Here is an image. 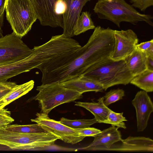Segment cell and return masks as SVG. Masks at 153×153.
Returning <instances> with one entry per match:
<instances>
[{
	"mask_svg": "<svg viewBox=\"0 0 153 153\" xmlns=\"http://www.w3.org/2000/svg\"><path fill=\"white\" fill-rule=\"evenodd\" d=\"M132 6L139 9L141 11H145L148 7L153 5V0H130Z\"/></svg>",
	"mask_w": 153,
	"mask_h": 153,
	"instance_id": "cell-28",
	"label": "cell"
},
{
	"mask_svg": "<svg viewBox=\"0 0 153 153\" xmlns=\"http://www.w3.org/2000/svg\"><path fill=\"white\" fill-rule=\"evenodd\" d=\"M4 128L8 131L24 133H39L48 132L38 123L28 125L9 124Z\"/></svg>",
	"mask_w": 153,
	"mask_h": 153,
	"instance_id": "cell-22",
	"label": "cell"
},
{
	"mask_svg": "<svg viewBox=\"0 0 153 153\" xmlns=\"http://www.w3.org/2000/svg\"><path fill=\"white\" fill-rule=\"evenodd\" d=\"M31 66L28 56L17 62L0 65V82L7 81L19 74L30 71L33 69Z\"/></svg>",
	"mask_w": 153,
	"mask_h": 153,
	"instance_id": "cell-16",
	"label": "cell"
},
{
	"mask_svg": "<svg viewBox=\"0 0 153 153\" xmlns=\"http://www.w3.org/2000/svg\"><path fill=\"white\" fill-rule=\"evenodd\" d=\"M36 90L39 92L32 99L38 101L41 112L47 114L58 105L82 97V94L60 83L41 85Z\"/></svg>",
	"mask_w": 153,
	"mask_h": 153,
	"instance_id": "cell-6",
	"label": "cell"
},
{
	"mask_svg": "<svg viewBox=\"0 0 153 153\" xmlns=\"http://www.w3.org/2000/svg\"><path fill=\"white\" fill-rule=\"evenodd\" d=\"M147 69L153 70V57H147Z\"/></svg>",
	"mask_w": 153,
	"mask_h": 153,
	"instance_id": "cell-33",
	"label": "cell"
},
{
	"mask_svg": "<svg viewBox=\"0 0 153 153\" xmlns=\"http://www.w3.org/2000/svg\"><path fill=\"white\" fill-rule=\"evenodd\" d=\"M114 45L110 58L112 60H124L136 48L138 39L132 30H114Z\"/></svg>",
	"mask_w": 153,
	"mask_h": 153,
	"instance_id": "cell-9",
	"label": "cell"
},
{
	"mask_svg": "<svg viewBox=\"0 0 153 153\" xmlns=\"http://www.w3.org/2000/svg\"><path fill=\"white\" fill-rule=\"evenodd\" d=\"M67 88L76 91L81 94L88 91L102 92V85L94 79L81 75L60 83Z\"/></svg>",
	"mask_w": 153,
	"mask_h": 153,
	"instance_id": "cell-15",
	"label": "cell"
},
{
	"mask_svg": "<svg viewBox=\"0 0 153 153\" xmlns=\"http://www.w3.org/2000/svg\"><path fill=\"white\" fill-rule=\"evenodd\" d=\"M82 136L86 137H94L102 131L99 129L93 127H88L82 128H75Z\"/></svg>",
	"mask_w": 153,
	"mask_h": 153,
	"instance_id": "cell-29",
	"label": "cell"
},
{
	"mask_svg": "<svg viewBox=\"0 0 153 153\" xmlns=\"http://www.w3.org/2000/svg\"><path fill=\"white\" fill-rule=\"evenodd\" d=\"M34 82L31 80L21 85H17L12 91L0 99V109L4 108L11 102L25 95L33 88Z\"/></svg>",
	"mask_w": 153,
	"mask_h": 153,
	"instance_id": "cell-19",
	"label": "cell"
},
{
	"mask_svg": "<svg viewBox=\"0 0 153 153\" xmlns=\"http://www.w3.org/2000/svg\"><path fill=\"white\" fill-rule=\"evenodd\" d=\"M66 9V5L64 0H57L54 7V12L56 15L62 17Z\"/></svg>",
	"mask_w": 153,
	"mask_h": 153,
	"instance_id": "cell-30",
	"label": "cell"
},
{
	"mask_svg": "<svg viewBox=\"0 0 153 153\" xmlns=\"http://www.w3.org/2000/svg\"><path fill=\"white\" fill-rule=\"evenodd\" d=\"M104 97H100L97 102H75V105L85 108L91 113L99 123L105 120L111 110L104 103Z\"/></svg>",
	"mask_w": 153,
	"mask_h": 153,
	"instance_id": "cell-18",
	"label": "cell"
},
{
	"mask_svg": "<svg viewBox=\"0 0 153 153\" xmlns=\"http://www.w3.org/2000/svg\"><path fill=\"white\" fill-rule=\"evenodd\" d=\"M14 32L0 36V65L13 63L28 56L33 49L30 48Z\"/></svg>",
	"mask_w": 153,
	"mask_h": 153,
	"instance_id": "cell-7",
	"label": "cell"
},
{
	"mask_svg": "<svg viewBox=\"0 0 153 153\" xmlns=\"http://www.w3.org/2000/svg\"><path fill=\"white\" fill-rule=\"evenodd\" d=\"M124 60L134 77L147 69V56L146 53L136 48Z\"/></svg>",
	"mask_w": 153,
	"mask_h": 153,
	"instance_id": "cell-17",
	"label": "cell"
},
{
	"mask_svg": "<svg viewBox=\"0 0 153 153\" xmlns=\"http://www.w3.org/2000/svg\"><path fill=\"white\" fill-rule=\"evenodd\" d=\"M136 48L145 53L147 57H153V39L143 42L136 45Z\"/></svg>",
	"mask_w": 153,
	"mask_h": 153,
	"instance_id": "cell-27",
	"label": "cell"
},
{
	"mask_svg": "<svg viewBox=\"0 0 153 153\" xmlns=\"http://www.w3.org/2000/svg\"><path fill=\"white\" fill-rule=\"evenodd\" d=\"M17 84L14 82L7 81L0 82V92L15 87Z\"/></svg>",
	"mask_w": 153,
	"mask_h": 153,
	"instance_id": "cell-31",
	"label": "cell"
},
{
	"mask_svg": "<svg viewBox=\"0 0 153 153\" xmlns=\"http://www.w3.org/2000/svg\"><path fill=\"white\" fill-rule=\"evenodd\" d=\"M3 36L2 35V33L1 32V29L0 27V36Z\"/></svg>",
	"mask_w": 153,
	"mask_h": 153,
	"instance_id": "cell-35",
	"label": "cell"
},
{
	"mask_svg": "<svg viewBox=\"0 0 153 153\" xmlns=\"http://www.w3.org/2000/svg\"><path fill=\"white\" fill-rule=\"evenodd\" d=\"M114 30L97 26L79 55L68 64L42 74L44 85L61 83L82 75L110 58L114 45Z\"/></svg>",
	"mask_w": 153,
	"mask_h": 153,
	"instance_id": "cell-1",
	"label": "cell"
},
{
	"mask_svg": "<svg viewBox=\"0 0 153 153\" xmlns=\"http://www.w3.org/2000/svg\"><path fill=\"white\" fill-rule=\"evenodd\" d=\"M95 27L91 19V14L87 11L83 12L73 28L74 35H78L89 30L94 29Z\"/></svg>",
	"mask_w": 153,
	"mask_h": 153,
	"instance_id": "cell-21",
	"label": "cell"
},
{
	"mask_svg": "<svg viewBox=\"0 0 153 153\" xmlns=\"http://www.w3.org/2000/svg\"><path fill=\"white\" fill-rule=\"evenodd\" d=\"M9 88L0 92V99L7 95L15 87Z\"/></svg>",
	"mask_w": 153,
	"mask_h": 153,
	"instance_id": "cell-34",
	"label": "cell"
},
{
	"mask_svg": "<svg viewBox=\"0 0 153 153\" xmlns=\"http://www.w3.org/2000/svg\"><path fill=\"white\" fill-rule=\"evenodd\" d=\"M14 120L11 116V112L7 109H0V128H5Z\"/></svg>",
	"mask_w": 153,
	"mask_h": 153,
	"instance_id": "cell-26",
	"label": "cell"
},
{
	"mask_svg": "<svg viewBox=\"0 0 153 153\" xmlns=\"http://www.w3.org/2000/svg\"><path fill=\"white\" fill-rule=\"evenodd\" d=\"M93 10L99 18L109 20L119 27L122 22L134 25L144 22L153 26L152 15L140 13L124 0H98Z\"/></svg>",
	"mask_w": 153,
	"mask_h": 153,
	"instance_id": "cell-2",
	"label": "cell"
},
{
	"mask_svg": "<svg viewBox=\"0 0 153 153\" xmlns=\"http://www.w3.org/2000/svg\"><path fill=\"white\" fill-rule=\"evenodd\" d=\"M124 96L125 91L122 89L118 88L111 90L103 97L104 103L107 106L111 103L122 99Z\"/></svg>",
	"mask_w": 153,
	"mask_h": 153,
	"instance_id": "cell-25",
	"label": "cell"
},
{
	"mask_svg": "<svg viewBox=\"0 0 153 153\" xmlns=\"http://www.w3.org/2000/svg\"><path fill=\"white\" fill-rule=\"evenodd\" d=\"M57 0H31L41 25L62 27V17L56 15L54 12L55 6Z\"/></svg>",
	"mask_w": 153,
	"mask_h": 153,
	"instance_id": "cell-11",
	"label": "cell"
},
{
	"mask_svg": "<svg viewBox=\"0 0 153 153\" xmlns=\"http://www.w3.org/2000/svg\"><path fill=\"white\" fill-rule=\"evenodd\" d=\"M64 0L66 5V9L62 16L63 33L68 37L71 38L74 36L73 28L82 9L90 0Z\"/></svg>",
	"mask_w": 153,
	"mask_h": 153,
	"instance_id": "cell-12",
	"label": "cell"
},
{
	"mask_svg": "<svg viewBox=\"0 0 153 153\" xmlns=\"http://www.w3.org/2000/svg\"><path fill=\"white\" fill-rule=\"evenodd\" d=\"M59 138L52 133H27L0 128V145L13 150H32L48 146Z\"/></svg>",
	"mask_w": 153,
	"mask_h": 153,
	"instance_id": "cell-5",
	"label": "cell"
},
{
	"mask_svg": "<svg viewBox=\"0 0 153 153\" xmlns=\"http://www.w3.org/2000/svg\"><path fill=\"white\" fill-rule=\"evenodd\" d=\"M118 128L112 126L105 129L94 137L93 141L88 146L80 149L86 151H108L114 143L122 139Z\"/></svg>",
	"mask_w": 153,
	"mask_h": 153,
	"instance_id": "cell-13",
	"label": "cell"
},
{
	"mask_svg": "<svg viewBox=\"0 0 153 153\" xmlns=\"http://www.w3.org/2000/svg\"><path fill=\"white\" fill-rule=\"evenodd\" d=\"M5 9L13 32L21 38L30 30L38 19L31 0H7Z\"/></svg>",
	"mask_w": 153,
	"mask_h": 153,
	"instance_id": "cell-4",
	"label": "cell"
},
{
	"mask_svg": "<svg viewBox=\"0 0 153 153\" xmlns=\"http://www.w3.org/2000/svg\"><path fill=\"white\" fill-rule=\"evenodd\" d=\"M36 116L35 118L31 119V121L38 123L47 131L56 135L65 143L74 144L85 137L81 135L75 128L50 118L48 114L40 112L37 113Z\"/></svg>",
	"mask_w": 153,
	"mask_h": 153,
	"instance_id": "cell-8",
	"label": "cell"
},
{
	"mask_svg": "<svg viewBox=\"0 0 153 153\" xmlns=\"http://www.w3.org/2000/svg\"><path fill=\"white\" fill-rule=\"evenodd\" d=\"M60 123L68 126L74 128H82L89 127L97 122L94 118L91 119H79L71 120L62 117Z\"/></svg>",
	"mask_w": 153,
	"mask_h": 153,
	"instance_id": "cell-23",
	"label": "cell"
},
{
	"mask_svg": "<svg viewBox=\"0 0 153 153\" xmlns=\"http://www.w3.org/2000/svg\"><path fill=\"white\" fill-rule=\"evenodd\" d=\"M123 113H118L111 110L109 111L106 119L100 123L109 124L112 126H116L118 128H126L125 123L123 121H127L126 118L123 116Z\"/></svg>",
	"mask_w": 153,
	"mask_h": 153,
	"instance_id": "cell-24",
	"label": "cell"
},
{
	"mask_svg": "<svg viewBox=\"0 0 153 153\" xmlns=\"http://www.w3.org/2000/svg\"><path fill=\"white\" fill-rule=\"evenodd\" d=\"M120 144L112 145L108 151L121 152H153V141L149 137L129 136L122 139Z\"/></svg>",
	"mask_w": 153,
	"mask_h": 153,
	"instance_id": "cell-14",
	"label": "cell"
},
{
	"mask_svg": "<svg viewBox=\"0 0 153 153\" xmlns=\"http://www.w3.org/2000/svg\"><path fill=\"white\" fill-rule=\"evenodd\" d=\"M7 1V0H0V18L4 13Z\"/></svg>",
	"mask_w": 153,
	"mask_h": 153,
	"instance_id": "cell-32",
	"label": "cell"
},
{
	"mask_svg": "<svg viewBox=\"0 0 153 153\" xmlns=\"http://www.w3.org/2000/svg\"><path fill=\"white\" fill-rule=\"evenodd\" d=\"M130 83L147 92L153 91V70L147 69L134 76Z\"/></svg>",
	"mask_w": 153,
	"mask_h": 153,
	"instance_id": "cell-20",
	"label": "cell"
},
{
	"mask_svg": "<svg viewBox=\"0 0 153 153\" xmlns=\"http://www.w3.org/2000/svg\"><path fill=\"white\" fill-rule=\"evenodd\" d=\"M82 75L97 81L105 91L116 85H127L134 77L124 60L114 61L110 58Z\"/></svg>",
	"mask_w": 153,
	"mask_h": 153,
	"instance_id": "cell-3",
	"label": "cell"
},
{
	"mask_svg": "<svg viewBox=\"0 0 153 153\" xmlns=\"http://www.w3.org/2000/svg\"><path fill=\"white\" fill-rule=\"evenodd\" d=\"M131 103L135 109L137 131H143L146 128L151 113L153 104L147 92L140 91L136 94Z\"/></svg>",
	"mask_w": 153,
	"mask_h": 153,
	"instance_id": "cell-10",
	"label": "cell"
}]
</instances>
